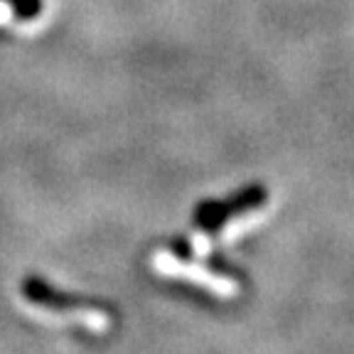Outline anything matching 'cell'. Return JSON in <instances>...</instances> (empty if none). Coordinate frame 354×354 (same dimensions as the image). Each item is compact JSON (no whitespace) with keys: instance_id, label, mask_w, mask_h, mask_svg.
Masks as SVG:
<instances>
[{"instance_id":"6da1fadb","label":"cell","mask_w":354,"mask_h":354,"mask_svg":"<svg viewBox=\"0 0 354 354\" xmlns=\"http://www.w3.org/2000/svg\"><path fill=\"white\" fill-rule=\"evenodd\" d=\"M266 205H268V189L263 185H251V187L241 189L227 202H207V205H202L194 212L192 251L199 259H205L221 234L236 229L241 221L259 214Z\"/></svg>"},{"instance_id":"7a4b0ae2","label":"cell","mask_w":354,"mask_h":354,"mask_svg":"<svg viewBox=\"0 0 354 354\" xmlns=\"http://www.w3.org/2000/svg\"><path fill=\"white\" fill-rule=\"evenodd\" d=\"M22 298L39 317H47V320L74 322V325H82L91 332H104L111 325V315L106 308L91 303V300L59 293L35 276H28L22 281Z\"/></svg>"},{"instance_id":"3957f363","label":"cell","mask_w":354,"mask_h":354,"mask_svg":"<svg viewBox=\"0 0 354 354\" xmlns=\"http://www.w3.org/2000/svg\"><path fill=\"white\" fill-rule=\"evenodd\" d=\"M150 263H153L155 271H160L172 278H187V281L209 288L212 293L221 295V298H232L234 293H239V288H241V283H239V278L234 273L212 268V266H205L202 261L189 259V256L172 249L155 251Z\"/></svg>"},{"instance_id":"277c9868","label":"cell","mask_w":354,"mask_h":354,"mask_svg":"<svg viewBox=\"0 0 354 354\" xmlns=\"http://www.w3.org/2000/svg\"><path fill=\"white\" fill-rule=\"evenodd\" d=\"M39 0H0V22H30L39 15Z\"/></svg>"}]
</instances>
